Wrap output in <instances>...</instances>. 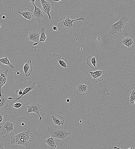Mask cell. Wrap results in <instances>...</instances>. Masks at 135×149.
I'll list each match as a JSON object with an SVG mask.
<instances>
[{"instance_id": "14", "label": "cell", "mask_w": 135, "mask_h": 149, "mask_svg": "<svg viewBox=\"0 0 135 149\" xmlns=\"http://www.w3.org/2000/svg\"><path fill=\"white\" fill-rule=\"evenodd\" d=\"M31 63V60L28 59L24 65L23 70L26 77H29L33 69Z\"/></svg>"}, {"instance_id": "7", "label": "cell", "mask_w": 135, "mask_h": 149, "mask_svg": "<svg viewBox=\"0 0 135 149\" xmlns=\"http://www.w3.org/2000/svg\"><path fill=\"white\" fill-rule=\"evenodd\" d=\"M26 107L28 109L27 114L30 112L36 113L39 117V121H41L42 118L40 115V113L42 111L43 108L42 105L39 103L33 101L30 105L27 106Z\"/></svg>"}, {"instance_id": "18", "label": "cell", "mask_w": 135, "mask_h": 149, "mask_svg": "<svg viewBox=\"0 0 135 149\" xmlns=\"http://www.w3.org/2000/svg\"><path fill=\"white\" fill-rule=\"evenodd\" d=\"M87 63L92 69L95 70L97 68V63L95 57L92 55H89L87 59Z\"/></svg>"}, {"instance_id": "24", "label": "cell", "mask_w": 135, "mask_h": 149, "mask_svg": "<svg viewBox=\"0 0 135 149\" xmlns=\"http://www.w3.org/2000/svg\"><path fill=\"white\" fill-rule=\"evenodd\" d=\"M0 62L3 64L8 65L13 69L15 68L14 65L10 62L7 57L0 58Z\"/></svg>"}, {"instance_id": "1", "label": "cell", "mask_w": 135, "mask_h": 149, "mask_svg": "<svg viewBox=\"0 0 135 149\" xmlns=\"http://www.w3.org/2000/svg\"><path fill=\"white\" fill-rule=\"evenodd\" d=\"M32 133L29 129L22 130L20 133L12 135L11 137V144L28 146L32 141Z\"/></svg>"}, {"instance_id": "19", "label": "cell", "mask_w": 135, "mask_h": 149, "mask_svg": "<svg viewBox=\"0 0 135 149\" xmlns=\"http://www.w3.org/2000/svg\"><path fill=\"white\" fill-rule=\"evenodd\" d=\"M40 34V41L38 42L34 43L33 45L35 46L40 42H44L46 39L47 32L46 28L42 27L39 30Z\"/></svg>"}, {"instance_id": "36", "label": "cell", "mask_w": 135, "mask_h": 149, "mask_svg": "<svg viewBox=\"0 0 135 149\" xmlns=\"http://www.w3.org/2000/svg\"><path fill=\"white\" fill-rule=\"evenodd\" d=\"M132 147H133V145H132L131 147V148H128V149H133V148H132Z\"/></svg>"}, {"instance_id": "23", "label": "cell", "mask_w": 135, "mask_h": 149, "mask_svg": "<svg viewBox=\"0 0 135 149\" xmlns=\"http://www.w3.org/2000/svg\"><path fill=\"white\" fill-rule=\"evenodd\" d=\"M24 104V102L20 99H15L11 104V106L15 108H20Z\"/></svg>"}, {"instance_id": "16", "label": "cell", "mask_w": 135, "mask_h": 149, "mask_svg": "<svg viewBox=\"0 0 135 149\" xmlns=\"http://www.w3.org/2000/svg\"><path fill=\"white\" fill-rule=\"evenodd\" d=\"M43 141L47 145L48 148L50 149H56L57 144L54 138L51 136V137H48L46 139L44 140Z\"/></svg>"}, {"instance_id": "17", "label": "cell", "mask_w": 135, "mask_h": 149, "mask_svg": "<svg viewBox=\"0 0 135 149\" xmlns=\"http://www.w3.org/2000/svg\"><path fill=\"white\" fill-rule=\"evenodd\" d=\"M88 87L86 85L80 83L77 86V94L79 96H83L87 92Z\"/></svg>"}, {"instance_id": "37", "label": "cell", "mask_w": 135, "mask_h": 149, "mask_svg": "<svg viewBox=\"0 0 135 149\" xmlns=\"http://www.w3.org/2000/svg\"><path fill=\"white\" fill-rule=\"evenodd\" d=\"M2 26V25L1 23H0V28H1Z\"/></svg>"}, {"instance_id": "11", "label": "cell", "mask_w": 135, "mask_h": 149, "mask_svg": "<svg viewBox=\"0 0 135 149\" xmlns=\"http://www.w3.org/2000/svg\"><path fill=\"white\" fill-rule=\"evenodd\" d=\"M33 5L34 7V11L33 12L34 17L36 21L39 23H41L42 19L45 17L44 13L40 8L37 7L35 4Z\"/></svg>"}, {"instance_id": "9", "label": "cell", "mask_w": 135, "mask_h": 149, "mask_svg": "<svg viewBox=\"0 0 135 149\" xmlns=\"http://www.w3.org/2000/svg\"><path fill=\"white\" fill-rule=\"evenodd\" d=\"M36 84L34 82L28 81L24 82L22 85L24 89L22 94L19 97L15 98V99H20L24 95L34 89L36 87Z\"/></svg>"}, {"instance_id": "32", "label": "cell", "mask_w": 135, "mask_h": 149, "mask_svg": "<svg viewBox=\"0 0 135 149\" xmlns=\"http://www.w3.org/2000/svg\"><path fill=\"white\" fill-rule=\"evenodd\" d=\"M62 0H53V1L55 3L59 2Z\"/></svg>"}, {"instance_id": "22", "label": "cell", "mask_w": 135, "mask_h": 149, "mask_svg": "<svg viewBox=\"0 0 135 149\" xmlns=\"http://www.w3.org/2000/svg\"><path fill=\"white\" fill-rule=\"evenodd\" d=\"M129 102L131 105H135V86H133L130 92Z\"/></svg>"}, {"instance_id": "34", "label": "cell", "mask_w": 135, "mask_h": 149, "mask_svg": "<svg viewBox=\"0 0 135 149\" xmlns=\"http://www.w3.org/2000/svg\"><path fill=\"white\" fill-rule=\"evenodd\" d=\"M70 101V99H67V100H66V101L68 102H69Z\"/></svg>"}, {"instance_id": "5", "label": "cell", "mask_w": 135, "mask_h": 149, "mask_svg": "<svg viewBox=\"0 0 135 149\" xmlns=\"http://www.w3.org/2000/svg\"><path fill=\"white\" fill-rule=\"evenodd\" d=\"M14 123L13 120L7 121L0 127V137L5 138L12 133L14 130Z\"/></svg>"}, {"instance_id": "2", "label": "cell", "mask_w": 135, "mask_h": 149, "mask_svg": "<svg viewBox=\"0 0 135 149\" xmlns=\"http://www.w3.org/2000/svg\"><path fill=\"white\" fill-rule=\"evenodd\" d=\"M84 21L85 19L83 16L75 19H71L69 16L61 18L59 20L57 26L58 30L61 32L66 33L76 27L75 21L78 20Z\"/></svg>"}, {"instance_id": "29", "label": "cell", "mask_w": 135, "mask_h": 149, "mask_svg": "<svg viewBox=\"0 0 135 149\" xmlns=\"http://www.w3.org/2000/svg\"><path fill=\"white\" fill-rule=\"evenodd\" d=\"M53 30L54 31H57L58 30V28L57 26H53L52 27Z\"/></svg>"}, {"instance_id": "6", "label": "cell", "mask_w": 135, "mask_h": 149, "mask_svg": "<svg viewBox=\"0 0 135 149\" xmlns=\"http://www.w3.org/2000/svg\"><path fill=\"white\" fill-rule=\"evenodd\" d=\"M89 74L92 79V82L95 83L103 81L107 75L105 71L101 70L90 72Z\"/></svg>"}, {"instance_id": "35", "label": "cell", "mask_w": 135, "mask_h": 149, "mask_svg": "<svg viewBox=\"0 0 135 149\" xmlns=\"http://www.w3.org/2000/svg\"><path fill=\"white\" fill-rule=\"evenodd\" d=\"M21 125L22 126H24V123H21Z\"/></svg>"}, {"instance_id": "31", "label": "cell", "mask_w": 135, "mask_h": 149, "mask_svg": "<svg viewBox=\"0 0 135 149\" xmlns=\"http://www.w3.org/2000/svg\"><path fill=\"white\" fill-rule=\"evenodd\" d=\"M97 40L98 41H99L101 40V37L100 36H99L97 38Z\"/></svg>"}, {"instance_id": "13", "label": "cell", "mask_w": 135, "mask_h": 149, "mask_svg": "<svg viewBox=\"0 0 135 149\" xmlns=\"http://www.w3.org/2000/svg\"><path fill=\"white\" fill-rule=\"evenodd\" d=\"M8 70H0V94H1V90L6 83L7 79Z\"/></svg>"}, {"instance_id": "12", "label": "cell", "mask_w": 135, "mask_h": 149, "mask_svg": "<svg viewBox=\"0 0 135 149\" xmlns=\"http://www.w3.org/2000/svg\"><path fill=\"white\" fill-rule=\"evenodd\" d=\"M11 99H15V98L7 97L6 95L0 94V112L3 111L7 106L9 100Z\"/></svg>"}, {"instance_id": "20", "label": "cell", "mask_w": 135, "mask_h": 149, "mask_svg": "<svg viewBox=\"0 0 135 149\" xmlns=\"http://www.w3.org/2000/svg\"><path fill=\"white\" fill-rule=\"evenodd\" d=\"M51 118L54 123L57 126H62L64 123V118L60 115H52L51 116Z\"/></svg>"}, {"instance_id": "10", "label": "cell", "mask_w": 135, "mask_h": 149, "mask_svg": "<svg viewBox=\"0 0 135 149\" xmlns=\"http://www.w3.org/2000/svg\"><path fill=\"white\" fill-rule=\"evenodd\" d=\"M40 38L39 30L32 29L29 32L27 40L34 43H37L40 41Z\"/></svg>"}, {"instance_id": "30", "label": "cell", "mask_w": 135, "mask_h": 149, "mask_svg": "<svg viewBox=\"0 0 135 149\" xmlns=\"http://www.w3.org/2000/svg\"><path fill=\"white\" fill-rule=\"evenodd\" d=\"M0 149H4L3 146V144L2 143H0Z\"/></svg>"}, {"instance_id": "27", "label": "cell", "mask_w": 135, "mask_h": 149, "mask_svg": "<svg viewBox=\"0 0 135 149\" xmlns=\"http://www.w3.org/2000/svg\"><path fill=\"white\" fill-rule=\"evenodd\" d=\"M23 90L21 89L17 90L16 91V93L19 96H21L23 93Z\"/></svg>"}, {"instance_id": "26", "label": "cell", "mask_w": 135, "mask_h": 149, "mask_svg": "<svg viewBox=\"0 0 135 149\" xmlns=\"http://www.w3.org/2000/svg\"><path fill=\"white\" fill-rule=\"evenodd\" d=\"M4 113L3 111L0 112V123L2 122L4 119Z\"/></svg>"}, {"instance_id": "15", "label": "cell", "mask_w": 135, "mask_h": 149, "mask_svg": "<svg viewBox=\"0 0 135 149\" xmlns=\"http://www.w3.org/2000/svg\"><path fill=\"white\" fill-rule=\"evenodd\" d=\"M18 13L28 20H31L34 17L32 10L28 8H25L22 12L18 11Z\"/></svg>"}, {"instance_id": "3", "label": "cell", "mask_w": 135, "mask_h": 149, "mask_svg": "<svg viewBox=\"0 0 135 149\" xmlns=\"http://www.w3.org/2000/svg\"><path fill=\"white\" fill-rule=\"evenodd\" d=\"M47 130L49 134L53 138L62 140L65 139L72 134L71 132H68L66 129H61L55 126L48 127Z\"/></svg>"}, {"instance_id": "21", "label": "cell", "mask_w": 135, "mask_h": 149, "mask_svg": "<svg viewBox=\"0 0 135 149\" xmlns=\"http://www.w3.org/2000/svg\"><path fill=\"white\" fill-rule=\"evenodd\" d=\"M122 44L130 48L133 44H135L133 39L131 37H127L123 39L121 41Z\"/></svg>"}, {"instance_id": "8", "label": "cell", "mask_w": 135, "mask_h": 149, "mask_svg": "<svg viewBox=\"0 0 135 149\" xmlns=\"http://www.w3.org/2000/svg\"><path fill=\"white\" fill-rule=\"evenodd\" d=\"M42 6L41 10L45 13L47 14L49 19H51L50 14V11L55 7V3L50 1H47L45 0H40Z\"/></svg>"}, {"instance_id": "33", "label": "cell", "mask_w": 135, "mask_h": 149, "mask_svg": "<svg viewBox=\"0 0 135 149\" xmlns=\"http://www.w3.org/2000/svg\"><path fill=\"white\" fill-rule=\"evenodd\" d=\"M5 15H3L2 16V18L3 19H5Z\"/></svg>"}, {"instance_id": "4", "label": "cell", "mask_w": 135, "mask_h": 149, "mask_svg": "<svg viewBox=\"0 0 135 149\" xmlns=\"http://www.w3.org/2000/svg\"><path fill=\"white\" fill-rule=\"evenodd\" d=\"M129 20L128 18L126 16H122L117 22L110 26L109 31V34L113 35L121 32Z\"/></svg>"}, {"instance_id": "38", "label": "cell", "mask_w": 135, "mask_h": 149, "mask_svg": "<svg viewBox=\"0 0 135 149\" xmlns=\"http://www.w3.org/2000/svg\"><path fill=\"white\" fill-rule=\"evenodd\" d=\"M1 66L0 65V70H1Z\"/></svg>"}, {"instance_id": "28", "label": "cell", "mask_w": 135, "mask_h": 149, "mask_svg": "<svg viewBox=\"0 0 135 149\" xmlns=\"http://www.w3.org/2000/svg\"><path fill=\"white\" fill-rule=\"evenodd\" d=\"M36 0H28V1L31 5H33L35 4Z\"/></svg>"}, {"instance_id": "25", "label": "cell", "mask_w": 135, "mask_h": 149, "mask_svg": "<svg viewBox=\"0 0 135 149\" xmlns=\"http://www.w3.org/2000/svg\"><path fill=\"white\" fill-rule=\"evenodd\" d=\"M57 60L61 66L65 68H67L68 63L67 60L59 56L57 58Z\"/></svg>"}, {"instance_id": "39", "label": "cell", "mask_w": 135, "mask_h": 149, "mask_svg": "<svg viewBox=\"0 0 135 149\" xmlns=\"http://www.w3.org/2000/svg\"></svg>"}]
</instances>
